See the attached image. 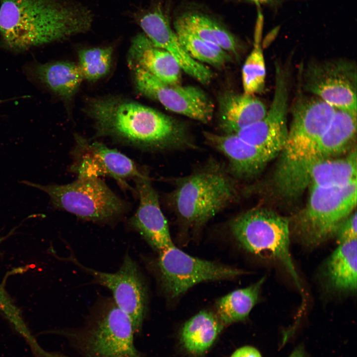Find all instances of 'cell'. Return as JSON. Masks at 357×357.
<instances>
[{
    "label": "cell",
    "instance_id": "cell-1",
    "mask_svg": "<svg viewBox=\"0 0 357 357\" xmlns=\"http://www.w3.org/2000/svg\"><path fill=\"white\" fill-rule=\"evenodd\" d=\"M87 112L99 135L150 151L199 149L182 124L133 101L117 97L91 99Z\"/></svg>",
    "mask_w": 357,
    "mask_h": 357
},
{
    "label": "cell",
    "instance_id": "cell-2",
    "mask_svg": "<svg viewBox=\"0 0 357 357\" xmlns=\"http://www.w3.org/2000/svg\"><path fill=\"white\" fill-rule=\"evenodd\" d=\"M93 21L90 9L70 0H0V35L14 50L85 33Z\"/></svg>",
    "mask_w": 357,
    "mask_h": 357
},
{
    "label": "cell",
    "instance_id": "cell-3",
    "mask_svg": "<svg viewBox=\"0 0 357 357\" xmlns=\"http://www.w3.org/2000/svg\"><path fill=\"white\" fill-rule=\"evenodd\" d=\"M173 186L166 202L186 229L197 230L237 201L241 189L226 165L209 158L189 174L167 179Z\"/></svg>",
    "mask_w": 357,
    "mask_h": 357
},
{
    "label": "cell",
    "instance_id": "cell-4",
    "mask_svg": "<svg viewBox=\"0 0 357 357\" xmlns=\"http://www.w3.org/2000/svg\"><path fill=\"white\" fill-rule=\"evenodd\" d=\"M50 333L65 338L81 357H141L131 321L113 298H100L82 325Z\"/></svg>",
    "mask_w": 357,
    "mask_h": 357
},
{
    "label": "cell",
    "instance_id": "cell-5",
    "mask_svg": "<svg viewBox=\"0 0 357 357\" xmlns=\"http://www.w3.org/2000/svg\"><path fill=\"white\" fill-rule=\"evenodd\" d=\"M228 227L232 236L245 250L280 262L302 292L290 252V221L287 218L273 211L254 207L232 218Z\"/></svg>",
    "mask_w": 357,
    "mask_h": 357
},
{
    "label": "cell",
    "instance_id": "cell-6",
    "mask_svg": "<svg viewBox=\"0 0 357 357\" xmlns=\"http://www.w3.org/2000/svg\"><path fill=\"white\" fill-rule=\"evenodd\" d=\"M20 183L45 192L54 208L68 212L83 220L112 222L127 210L126 203L98 178H78L63 185H42L26 180Z\"/></svg>",
    "mask_w": 357,
    "mask_h": 357
},
{
    "label": "cell",
    "instance_id": "cell-7",
    "mask_svg": "<svg viewBox=\"0 0 357 357\" xmlns=\"http://www.w3.org/2000/svg\"><path fill=\"white\" fill-rule=\"evenodd\" d=\"M357 182L344 186L309 187V196L302 214L295 225L297 236L304 245L317 246L333 237L357 204Z\"/></svg>",
    "mask_w": 357,
    "mask_h": 357
},
{
    "label": "cell",
    "instance_id": "cell-8",
    "mask_svg": "<svg viewBox=\"0 0 357 357\" xmlns=\"http://www.w3.org/2000/svg\"><path fill=\"white\" fill-rule=\"evenodd\" d=\"M156 266L163 291L171 299L199 283L231 279L245 273L240 269L193 257L174 245L159 253Z\"/></svg>",
    "mask_w": 357,
    "mask_h": 357
},
{
    "label": "cell",
    "instance_id": "cell-9",
    "mask_svg": "<svg viewBox=\"0 0 357 357\" xmlns=\"http://www.w3.org/2000/svg\"><path fill=\"white\" fill-rule=\"evenodd\" d=\"M357 71L349 60L312 61L303 71L302 88L336 109L357 110Z\"/></svg>",
    "mask_w": 357,
    "mask_h": 357
},
{
    "label": "cell",
    "instance_id": "cell-10",
    "mask_svg": "<svg viewBox=\"0 0 357 357\" xmlns=\"http://www.w3.org/2000/svg\"><path fill=\"white\" fill-rule=\"evenodd\" d=\"M93 278V282L110 290L118 306L130 318L135 335L142 330L147 312V288L136 262L128 255L115 273L98 271L82 264L73 253L67 258Z\"/></svg>",
    "mask_w": 357,
    "mask_h": 357
},
{
    "label": "cell",
    "instance_id": "cell-11",
    "mask_svg": "<svg viewBox=\"0 0 357 357\" xmlns=\"http://www.w3.org/2000/svg\"><path fill=\"white\" fill-rule=\"evenodd\" d=\"M135 86L141 94L154 99L165 108L203 123L209 122L214 105L201 89L164 82L139 67L131 68Z\"/></svg>",
    "mask_w": 357,
    "mask_h": 357
},
{
    "label": "cell",
    "instance_id": "cell-12",
    "mask_svg": "<svg viewBox=\"0 0 357 357\" xmlns=\"http://www.w3.org/2000/svg\"><path fill=\"white\" fill-rule=\"evenodd\" d=\"M276 65L275 88L270 109L260 120L233 133L272 159L282 150L288 133V78L287 71L278 63Z\"/></svg>",
    "mask_w": 357,
    "mask_h": 357
},
{
    "label": "cell",
    "instance_id": "cell-13",
    "mask_svg": "<svg viewBox=\"0 0 357 357\" xmlns=\"http://www.w3.org/2000/svg\"><path fill=\"white\" fill-rule=\"evenodd\" d=\"M75 140L70 170L78 178L108 176L126 185V179L135 178L143 173L131 159L116 149L78 135Z\"/></svg>",
    "mask_w": 357,
    "mask_h": 357
},
{
    "label": "cell",
    "instance_id": "cell-14",
    "mask_svg": "<svg viewBox=\"0 0 357 357\" xmlns=\"http://www.w3.org/2000/svg\"><path fill=\"white\" fill-rule=\"evenodd\" d=\"M133 17L145 35L154 45L168 52L182 70L202 84L210 82L213 76L211 70L188 55L160 7L138 11Z\"/></svg>",
    "mask_w": 357,
    "mask_h": 357
},
{
    "label": "cell",
    "instance_id": "cell-15",
    "mask_svg": "<svg viewBox=\"0 0 357 357\" xmlns=\"http://www.w3.org/2000/svg\"><path fill=\"white\" fill-rule=\"evenodd\" d=\"M134 179L139 203L129 220V225L159 253L174 245L167 220L161 208L158 194L148 175L143 172Z\"/></svg>",
    "mask_w": 357,
    "mask_h": 357
},
{
    "label": "cell",
    "instance_id": "cell-16",
    "mask_svg": "<svg viewBox=\"0 0 357 357\" xmlns=\"http://www.w3.org/2000/svg\"><path fill=\"white\" fill-rule=\"evenodd\" d=\"M203 135L208 145L226 157L228 171L239 182L254 178L272 160L265 152L235 134L206 131Z\"/></svg>",
    "mask_w": 357,
    "mask_h": 357
},
{
    "label": "cell",
    "instance_id": "cell-17",
    "mask_svg": "<svg viewBox=\"0 0 357 357\" xmlns=\"http://www.w3.org/2000/svg\"><path fill=\"white\" fill-rule=\"evenodd\" d=\"M127 60L131 68H141L164 82L179 84L180 81L182 70L176 60L143 33L131 40Z\"/></svg>",
    "mask_w": 357,
    "mask_h": 357
},
{
    "label": "cell",
    "instance_id": "cell-18",
    "mask_svg": "<svg viewBox=\"0 0 357 357\" xmlns=\"http://www.w3.org/2000/svg\"><path fill=\"white\" fill-rule=\"evenodd\" d=\"M267 111L254 95L226 93L219 101L220 127L225 134L234 133L263 119Z\"/></svg>",
    "mask_w": 357,
    "mask_h": 357
},
{
    "label": "cell",
    "instance_id": "cell-19",
    "mask_svg": "<svg viewBox=\"0 0 357 357\" xmlns=\"http://www.w3.org/2000/svg\"><path fill=\"white\" fill-rule=\"evenodd\" d=\"M357 247V238L339 244L327 259L324 275L330 289L340 293L356 291Z\"/></svg>",
    "mask_w": 357,
    "mask_h": 357
},
{
    "label": "cell",
    "instance_id": "cell-20",
    "mask_svg": "<svg viewBox=\"0 0 357 357\" xmlns=\"http://www.w3.org/2000/svg\"><path fill=\"white\" fill-rule=\"evenodd\" d=\"M357 110L336 109L316 149L318 160L335 158L353 145L357 132Z\"/></svg>",
    "mask_w": 357,
    "mask_h": 357
},
{
    "label": "cell",
    "instance_id": "cell-21",
    "mask_svg": "<svg viewBox=\"0 0 357 357\" xmlns=\"http://www.w3.org/2000/svg\"><path fill=\"white\" fill-rule=\"evenodd\" d=\"M357 156L355 148L344 158L316 161L310 171L308 187L344 186L357 182Z\"/></svg>",
    "mask_w": 357,
    "mask_h": 357
},
{
    "label": "cell",
    "instance_id": "cell-22",
    "mask_svg": "<svg viewBox=\"0 0 357 357\" xmlns=\"http://www.w3.org/2000/svg\"><path fill=\"white\" fill-rule=\"evenodd\" d=\"M224 326L216 314L203 310L188 319L180 332V341L191 354L200 355L214 344Z\"/></svg>",
    "mask_w": 357,
    "mask_h": 357
},
{
    "label": "cell",
    "instance_id": "cell-23",
    "mask_svg": "<svg viewBox=\"0 0 357 357\" xmlns=\"http://www.w3.org/2000/svg\"><path fill=\"white\" fill-rule=\"evenodd\" d=\"M37 78L55 94L64 99L71 97L84 80L77 64L68 61H57L38 65Z\"/></svg>",
    "mask_w": 357,
    "mask_h": 357
},
{
    "label": "cell",
    "instance_id": "cell-24",
    "mask_svg": "<svg viewBox=\"0 0 357 357\" xmlns=\"http://www.w3.org/2000/svg\"><path fill=\"white\" fill-rule=\"evenodd\" d=\"M265 280L263 277L256 282L235 290L219 298L216 303L217 316L224 325L245 320L258 302L261 288Z\"/></svg>",
    "mask_w": 357,
    "mask_h": 357
},
{
    "label": "cell",
    "instance_id": "cell-25",
    "mask_svg": "<svg viewBox=\"0 0 357 357\" xmlns=\"http://www.w3.org/2000/svg\"><path fill=\"white\" fill-rule=\"evenodd\" d=\"M177 19L201 39L219 46L229 54L238 56V45L235 36L210 17L199 13L190 12Z\"/></svg>",
    "mask_w": 357,
    "mask_h": 357
},
{
    "label": "cell",
    "instance_id": "cell-26",
    "mask_svg": "<svg viewBox=\"0 0 357 357\" xmlns=\"http://www.w3.org/2000/svg\"><path fill=\"white\" fill-rule=\"evenodd\" d=\"M174 28L184 49L196 61L220 67L231 60L228 53L219 46L201 39L187 29L177 19L174 22Z\"/></svg>",
    "mask_w": 357,
    "mask_h": 357
},
{
    "label": "cell",
    "instance_id": "cell-27",
    "mask_svg": "<svg viewBox=\"0 0 357 357\" xmlns=\"http://www.w3.org/2000/svg\"><path fill=\"white\" fill-rule=\"evenodd\" d=\"M113 53V49L110 46L80 50L77 64L84 80L95 81L107 75L111 68Z\"/></svg>",
    "mask_w": 357,
    "mask_h": 357
},
{
    "label": "cell",
    "instance_id": "cell-28",
    "mask_svg": "<svg viewBox=\"0 0 357 357\" xmlns=\"http://www.w3.org/2000/svg\"><path fill=\"white\" fill-rule=\"evenodd\" d=\"M266 69L261 48L257 41L247 57L242 69V81L244 94L254 95L263 90Z\"/></svg>",
    "mask_w": 357,
    "mask_h": 357
},
{
    "label": "cell",
    "instance_id": "cell-29",
    "mask_svg": "<svg viewBox=\"0 0 357 357\" xmlns=\"http://www.w3.org/2000/svg\"><path fill=\"white\" fill-rule=\"evenodd\" d=\"M0 287V310L16 331L24 339L31 349L39 344L23 320L19 311L9 300L4 291Z\"/></svg>",
    "mask_w": 357,
    "mask_h": 357
},
{
    "label": "cell",
    "instance_id": "cell-30",
    "mask_svg": "<svg viewBox=\"0 0 357 357\" xmlns=\"http://www.w3.org/2000/svg\"><path fill=\"white\" fill-rule=\"evenodd\" d=\"M357 212L352 213L340 225L335 237L339 244L357 238Z\"/></svg>",
    "mask_w": 357,
    "mask_h": 357
},
{
    "label": "cell",
    "instance_id": "cell-31",
    "mask_svg": "<svg viewBox=\"0 0 357 357\" xmlns=\"http://www.w3.org/2000/svg\"><path fill=\"white\" fill-rule=\"evenodd\" d=\"M230 357H262L260 353L251 346H244L237 349Z\"/></svg>",
    "mask_w": 357,
    "mask_h": 357
},
{
    "label": "cell",
    "instance_id": "cell-32",
    "mask_svg": "<svg viewBox=\"0 0 357 357\" xmlns=\"http://www.w3.org/2000/svg\"><path fill=\"white\" fill-rule=\"evenodd\" d=\"M33 355L35 357H71L60 353L47 351L42 348L38 350Z\"/></svg>",
    "mask_w": 357,
    "mask_h": 357
},
{
    "label": "cell",
    "instance_id": "cell-33",
    "mask_svg": "<svg viewBox=\"0 0 357 357\" xmlns=\"http://www.w3.org/2000/svg\"><path fill=\"white\" fill-rule=\"evenodd\" d=\"M289 357H307L303 346L297 347L292 353Z\"/></svg>",
    "mask_w": 357,
    "mask_h": 357
},
{
    "label": "cell",
    "instance_id": "cell-34",
    "mask_svg": "<svg viewBox=\"0 0 357 357\" xmlns=\"http://www.w3.org/2000/svg\"><path fill=\"white\" fill-rule=\"evenodd\" d=\"M258 4L274 5L282 2L284 0H244Z\"/></svg>",
    "mask_w": 357,
    "mask_h": 357
},
{
    "label": "cell",
    "instance_id": "cell-35",
    "mask_svg": "<svg viewBox=\"0 0 357 357\" xmlns=\"http://www.w3.org/2000/svg\"><path fill=\"white\" fill-rule=\"evenodd\" d=\"M14 231V230H12V231H11V232L8 234V235H7L6 237H1L0 236V243L4 240L6 238L8 237L10 235H11Z\"/></svg>",
    "mask_w": 357,
    "mask_h": 357
}]
</instances>
